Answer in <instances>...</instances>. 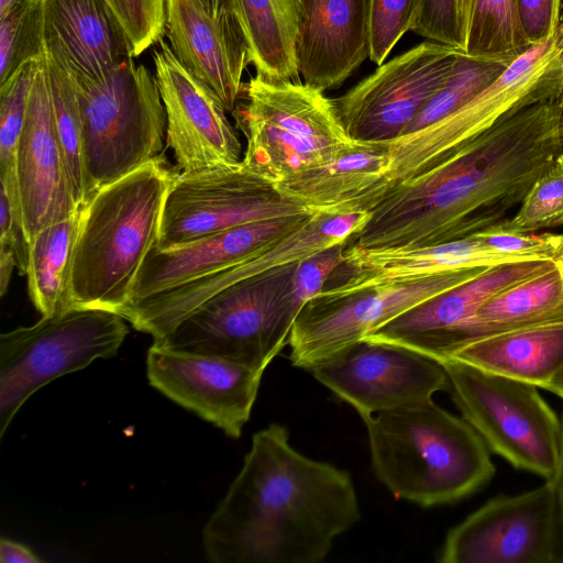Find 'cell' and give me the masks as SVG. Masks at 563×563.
<instances>
[{
    "instance_id": "f35d334b",
    "label": "cell",
    "mask_w": 563,
    "mask_h": 563,
    "mask_svg": "<svg viewBox=\"0 0 563 563\" xmlns=\"http://www.w3.org/2000/svg\"><path fill=\"white\" fill-rule=\"evenodd\" d=\"M411 31L461 51L459 0H419Z\"/></svg>"
},
{
    "instance_id": "8fae6325",
    "label": "cell",
    "mask_w": 563,
    "mask_h": 563,
    "mask_svg": "<svg viewBox=\"0 0 563 563\" xmlns=\"http://www.w3.org/2000/svg\"><path fill=\"white\" fill-rule=\"evenodd\" d=\"M305 213L313 211L242 162L180 173L166 192L155 247L176 249L247 223Z\"/></svg>"
},
{
    "instance_id": "5b68a950",
    "label": "cell",
    "mask_w": 563,
    "mask_h": 563,
    "mask_svg": "<svg viewBox=\"0 0 563 563\" xmlns=\"http://www.w3.org/2000/svg\"><path fill=\"white\" fill-rule=\"evenodd\" d=\"M240 97L233 113L246 139L242 164L274 184L329 163L357 142L332 99L305 82L255 76L243 84Z\"/></svg>"
},
{
    "instance_id": "ffe728a7",
    "label": "cell",
    "mask_w": 563,
    "mask_h": 563,
    "mask_svg": "<svg viewBox=\"0 0 563 563\" xmlns=\"http://www.w3.org/2000/svg\"><path fill=\"white\" fill-rule=\"evenodd\" d=\"M296 57L303 82L340 87L369 57L368 0H299Z\"/></svg>"
},
{
    "instance_id": "ee69618b",
    "label": "cell",
    "mask_w": 563,
    "mask_h": 563,
    "mask_svg": "<svg viewBox=\"0 0 563 563\" xmlns=\"http://www.w3.org/2000/svg\"><path fill=\"white\" fill-rule=\"evenodd\" d=\"M547 481L551 483L553 488L563 541V417L561 420V440L555 471L552 477Z\"/></svg>"
},
{
    "instance_id": "f546056e",
    "label": "cell",
    "mask_w": 563,
    "mask_h": 563,
    "mask_svg": "<svg viewBox=\"0 0 563 563\" xmlns=\"http://www.w3.org/2000/svg\"><path fill=\"white\" fill-rule=\"evenodd\" d=\"M47 66L52 110L57 140L75 203L88 202V183L84 158L82 120L74 74L49 53Z\"/></svg>"
},
{
    "instance_id": "e575fe53",
    "label": "cell",
    "mask_w": 563,
    "mask_h": 563,
    "mask_svg": "<svg viewBox=\"0 0 563 563\" xmlns=\"http://www.w3.org/2000/svg\"><path fill=\"white\" fill-rule=\"evenodd\" d=\"M419 0H368L369 59L382 65L411 30Z\"/></svg>"
},
{
    "instance_id": "277c9868",
    "label": "cell",
    "mask_w": 563,
    "mask_h": 563,
    "mask_svg": "<svg viewBox=\"0 0 563 563\" xmlns=\"http://www.w3.org/2000/svg\"><path fill=\"white\" fill-rule=\"evenodd\" d=\"M176 174L161 155L104 186L84 206L71 260L74 307L119 314L125 309L157 242L164 199Z\"/></svg>"
},
{
    "instance_id": "484cf974",
    "label": "cell",
    "mask_w": 563,
    "mask_h": 563,
    "mask_svg": "<svg viewBox=\"0 0 563 563\" xmlns=\"http://www.w3.org/2000/svg\"><path fill=\"white\" fill-rule=\"evenodd\" d=\"M451 358L543 388L563 365V322L488 336Z\"/></svg>"
},
{
    "instance_id": "74e56055",
    "label": "cell",
    "mask_w": 563,
    "mask_h": 563,
    "mask_svg": "<svg viewBox=\"0 0 563 563\" xmlns=\"http://www.w3.org/2000/svg\"><path fill=\"white\" fill-rule=\"evenodd\" d=\"M478 235L492 249L525 258L563 261L562 233H514L489 228Z\"/></svg>"
},
{
    "instance_id": "4fadbf2b",
    "label": "cell",
    "mask_w": 563,
    "mask_h": 563,
    "mask_svg": "<svg viewBox=\"0 0 563 563\" xmlns=\"http://www.w3.org/2000/svg\"><path fill=\"white\" fill-rule=\"evenodd\" d=\"M461 54L452 46L424 41L332 99L349 136L361 142L398 137L445 85Z\"/></svg>"
},
{
    "instance_id": "7a4b0ae2",
    "label": "cell",
    "mask_w": 563,
    "mask_h": 563,
    "mask_svg": "<svg viewBox=\"0 0 563 563\" xmlns=\"http://www.w3.org/2000/svg\"><path fill=\"white\" fill-rule=\"evenodd\" d=\"M360 518L350 473L299 453L272 423L254 433L202 545L212 563H319Z\"/></svg>"
},
{
    "instance_id": "9c48e42d",
    "label": "cell",
    "mask_w": 563,
    "mask_h": 563,
    "mask_svg": "<svg viewBox=\"0 0 563 563\" xmlns=\"http://www.w3.org/2000/svg\"><path fill=\"white\" fill-rule=\"evenodd\" d=\"M129 332L110 310L73 307L0 335V437L41 387L118 353Z\"/></svg>"
},
{
    "instance_id": "7c38bea8",
    "label": "cell",
    "mask_w": 563,
    "mask_h": 563,
    "mask_svg": "<svg viewBox=\"0 0 563 563\" xmlns=\"http://www.w3.org/2000/svg\"><path fill=\"white\" fill-rule=\"evenodd\" d=\"M486 268H462L341 297L317 296L295 319L288 343L290 362L309 371L396 317Z\"/></svg>"
},
{
    "instance_id": "60d3db41",
    "label": "cell",
    "mask_w": 563,
    "mask_h": 563,
    "mask_svg": "<svg viewBox=\"0 0 563 563\" xmlns=\"http://www.w3.org/2000/svg\"><path fill=\"white\" fill-rule=\"evenodd\" d=\"M0 245L14 254L15 267L26 275L30 261V241L25 227L14 220L7 194L0 189Z\"/></svg>"
},
{
    "instance_id": "f1b7e54d",
    "label": "cell",
    "mask_w": 563,
    "mask_h": 563,
    "mask_svg": "<svg viewBox=\"0 0 563 563\" xmlns=\"http://www.w3.org/2000/svg\"><path fill=\"white\" fill-rule=\"evenodd\" d=\"M459 18L461 52L470 58L510 64L531 48L515 0H459Z\"/></svg>"
},
{
    "instance_id": "d6a6232c",
    "label": "cell",
    "mask_w": 563,
    "mask_h": 563,
    "mask_svg": "<svg viewBox=\"0 0 563 563\" xmlns=\"http://www.w3.org/2000/svg\"><path fill=\"white\" fill-rule=\"evenodd\" d=\"M44 53L43 0H29L0 18V86Z\"/></svg>"
},
{
    "instance_id": "e0dca14e",
    "label": "cell",
    "mask_w": 563,
    "mask_h": 563,
    "mask_svg": "<svg viewBox=\"0 0 563 563\" xmlns=\"http://www.w3.org/2000/svg\"><path fill=\"white\" fill-rule=\"evenodd\" d=\"M153 59L166 111L167 145L181 173L240 164L241 142L216 95L180 64L163 40Z\"/></svg>"
},
{
    "instance_id": "4dcf8cb0",
    "label": "cell",
    "mask_w": 563,
    "mask_h": 563,
    "mask_svg": "<svg viewBox=\"0 0 563 563\" xmlns=\"http://www.w3.org/2000/svg\"><path fill=\"white\" fill-rule=\"evenodd\" d=\"M508 65L470 58L462 53L445 85L399 136L418 133L439 122L489 85Z\"/></svg>"
},
{
    "instance_id": "cb8c5ba5",
    "label": "cell",
    "mask_w": 563,
    "mask_h": 563,
    "mask_svg": "<svg viewBox=\"0 0 563 563\" xmlns=\"http://www.w3.org/2000/svg\"><path fill=\"white\" fill-rule=\"evenodd\" d=\"M388 164L386 143L357 141L335 159L303 169L275 186L313 212L371 211L391 186L386 179Z\"/></svg>"
},
{
    "instance_id": "8d00e7d4",
    "label": "cell",
    "mask_w": 563,
    "mask_h": 563,
    "mask_svg": "<svg viewBox=\"0 0 563 563\" xmlns=\"http://www.w3.org/2000/svg\"><path fill=\"white\" fill-rule=\"evenodd\" d=\"M347 242L333 245L299 261L294 274L291 300L296 310L318 296L343 261Z\"/></svg>"
},
{
    "instance_id": "4316f807",
    "label": "cell",
    "mask_w": 563,
    "mask_h": 563,
    "mask_svg": "<svg viewBox=\"0 0 563 563\" xmlns=\"http://www.w3.org/2000/svg\"><path fill=\"white\" fill-rule=\"evenodd\" d=\"M256 76L272 81L299 77L296 40L299 0H233Z\"/></svg>"
},
{
    "instance_id": "8992f818",
    "label": "cell",
    "mask_w": 563,
    "mask_h": 563,
    "mask_svg": "<svg viewBox=\"0 0 563 563\" xmlns=\"http://www.w3.org/2000/svg\"><path fill=\"white\" fill-rule=\"evenodd\" d=\"M298 262L235 283L185 316L153 345L212 355L265 371L286 344L298 311L291 286Z\"/></svg>"
},
{
    "instance_id": "836d02e7",
    "label": "cell",
    "mask_w": 563,
    "mask_h": 563,
    "mask_svg": "<svg viewBox=\"0 0 563 563\" xmlns=\"http://www.w3.org/2000/svg\"><path fill=\"white\" fill-rule=\"evenodd\" d=\"M560 225H563V153L532 184L517 213L495 227L514 233H534Z\"/></svg>"
},
{
    "instance_id": "ba28073f",
    "label": "cell",
    "mask_w": 563,
    "mask_h": 563,
    "mask_svg": "<svg viewBox=\"0 0 563 563\" xmlns=\"http://www.w3.org/2000/svg\"><path fill=\"white\" fill-rule=\"evenodd\" d=\"M563 85V10L553 35L511 62L489 85L433 125L389 142L390 184L452 157L508 112L560 92Z\"/></svg>"
},
{
    "instance_id": "d6986e66",
    "label": "cell",
    "mask_w": 563,
    "mask_h": 563,
    "mask_svg": "<svg viewBox=\"0 0 563 563\" xmlns=\"http://www.w3.org/2000/svg\"><path fill=\"white\" fill-rule=\"evenodd\" d=\"M16 178L30 242L43 228L71 216L80 208L71 196L55 131L44 56L34 74L18 143Z\"/></svg>"
},
{
    "instance_id": "b9f144b4",
    "label": "cell",
    "mask_w": 563,
    "mask_h": 563,
    "mask_svg": "<svg viewBox=\"0 0 563 563\" xmlns=\"http://www.w3.org/2000/svg\"><path fill=\"white\" fill-rule=\"evenodd\" d=\"M0 562L1 563H41L42 560L26 545L7 539L0 540Z\"/></svg>"
},
{
    "instance_id": "52a82bcc",
    "label": "cell",
    "mask_w": 563,
    "mask_h": 563,
    "mask_svg": "<svg viewBox=\"0 0 563 563\" xmlns=\"http://www.w3.org/2000/svg\"><path fill=\"white\" fill-rule=\"evenodd\" d=\"M74 76L89 201L104 186L161 156L167 118L155 76L133 59L98 77Z\"/></svg>"
},
{
    "instance_id": "f6af8a7d",
    "label": "cell",
    "mask_w": 563,
    "mask_h": 563,
    "mask_svg": "<svg viewBox=\"0 0 563 563\" xmlns=\"http://www.w3.org/2000/svg\"><path fill=\"white\" fill-rule=\"evenodd\" d=\"M15 267V258L13 252L4 245H0V295L4 296L9 283L11 279V274L13 268Z\"/></svg>"
},
{
    "instance_id": "30bf717a",
    "label": "cell",
    "mask_w": 563,
    "mask_h": 563,
    "mask_svg": "<svg viewBox=\"0 0 563 563\" xmlns=\"http://www.w3.org/2000/svg\"><path fill=\"white\" fill-rule=\"evenodd\" d=\"M452 399L487 448L518 470L550 479L555 471L561 420L536 385L465 362H440Z\"/></svg>"
},
{
    "instance_id": "2e32d148",
    "label": "cell",
    "mask_w": 563,
    "mask_h": 563,
    "mask_svg": "<svg viewBox=\"0 0 563 563\" xmlns=\"http://www.w3.org/2000/svg\"><path fill=\"white\" fill-rule=\"evenodd\" d=\"M263 373L222 357L153 344L146 355V374L154 388L233 439L241 437L250 419Z\"/></svg>"
},
{
    "instance_id": "d4e9b609",
    "label": "cell",
    "mask_w": 563,
    "mask_h": 563,
    "mask_svg": "<svg viewBox=\"0 0 563 563\" xmlns=\"http://www.w3.org/2000/svg\"><path fill=\"white\" fill-rule=\"evenodd\" d=\"M560 322H563V261L484 302L459 331L451 357L488 336Z\"/></svg>"
},
{
    "instance_id": "3957f363",
    "label": "cell",
    "mask_w": 563,
    "mask_h": 563,
    "mask_svg": "<svg viewBox=\"0 0 563 563\" xmlns=\"http://www.w3.org/2000/svg\"><path fill=\"white\" fill-rule=\"evenodd\" d=\"M363 421L376 477L397 498L421 507L452 504L495 475L479 434L432 399Z\"/></svg>"
},
{
    "instance_id": "7402d4cb",
    "label": "cell",
    "mask_w": 563,
    "mask_h": 563,
    "mask_svg": "<svg viewBox=\"0 0 563 563\" xmlns=\"http://www.w3.org/2000/svg\"><path fill=\"white\" fill-rule=\"evenodd\" d=\"M165 35L180 64L233 112L250 64L244 33L216 20L201 0H166Z\"/></svg>"
},
{
    "instance_id": "1f68e13d",
    "label": "cell",
    "mask_w": 563,
    "mask_h": 563,
    "mask_svg": "<svg viewBox=\"0 0 563 563\" xmlns=\"http://www.w3.org/2000/svg\"><path fill=\"white\" fill-rule=\"evenodd\" d=\"M38 62L40 59L23 65L0 86V183L10 196L20 195L16 178V148Z\"/></svg>"
},
{
    "instance_id": "ab89813d",
    "label": "cell",
    "mask_w": 563,
    "mask_h": 563,
    "mask_svg": "<svg viewBox=\"0 0 563 563\" xmlns=\"http://www.w3.org/2000/svg\"><path fill=\"white\" fill-rule=\"evenodd\" d=\"M521 32L532 47L549 40L560 22L562 0H515Z\"/></svg>"
},
{
    "instance_id": "603a6c76",
    "label": "cell",
    "mask_w": 563,
    "mask_h": 563,
    "mask_svg": "<svg viewBox=\"0 0 563 563\" xmlns=\"http://www.w3.org/2000/svg\"><path fill=\"white\" fill-rule=\"evenodd\" d=\"M45 49L77 77H98L133 59L107 0H43Z\"/></svg>"
},
{
    "instance_id": "5bb4252c",
    "label": "cell",
    "mask_w": 563,
    "mask_h": 563,
    "mask_svg": "<svg viewBox=\"0 0 563 563\" xmlns=\"http://www.w3.org/2000/svg\"><path fill=\"white\" fill-rule=\"evenodd\" d=\"M442 563H563L561 525L552 485L499 495L453 527Z\"/></svg>"
},
{
    "instance_id": "ac0fdd59",
    "label": "cell",
    "mask_w": 563,
    "mask_h": 563,
    "mask_svg": "<svg viewBox=\"0 0 563 563\" xmlns=\"http://www.w3.org/2000/svg\"><path fill=\"white\" fill-rule=\"evenodd\" d=\"M555 262L527 258L489 266L396 317L364 339L405 346L438 362L449 360L459 331L484 302L503 289L547 271Z\"/></svg>"
},
{
    "instance_id": "44dd1931",
    "label": "cell",
    "mask_w": 563,
    "mask_h": 563,
    "mask_svg": "<svg viewBox=\"0 0 563 563\" xmlns=\"http://www.w3.org/2000/svg\"><path fill=\"white\" fill-rule=\"evenodd\" d=\"M313 213L247 223L176 249L154 246L140 268L129 305L240 263L300 228Z\"/></svg>"
},
{
    "instance_id": "9a60e30c",
    "label": "cell",
    "mask_w": 563,
    "mask_h": 563,
    "mask_svg": "<svg viewBox=\"0 0 563 563\" xmlns=\"http://www.w3.org/2000/svg\"><path fill=\"white\" fill-rule=\"evenodd\" d=\"M365 419L449 389L443 365L405 346L363 339L309 369Z\"/></svg>"
},
{
    "instance_id": "6da1fadb",
    "label": "cell",
    "mask_w": 563,
    "mask_h": 563,
    "mask_svg": "<svg viewBox=\"0 0 563 563\" xmlns=\"http://www.w3.org/2000/svg\"><path fill=\"white\" fill-rule=\"evenodd\" d=\"M559 96L518 107L452 157L393 184L347 245L422 246L499 224L563 153Z\"/></svg>"
},
{
    "instance_id": "d590c367",
    "label": "cell",
    "mask_w": 563,
    "mask_h": 563,
    "mask_svg": "<svg viewBox=\"0 0 563 563\" xmlns=\"http://www.w3.org/2000/svg\"><path fill=\"white\" fill-rule=\"evenodd\" d=\"M131 42L134 57L165 35L166 0H107Z\"/></svg>"
},
{
    "instance_id": "83f0119b",
    "label": "cell",
    "mask_w": 563,
    "mask_h": 563,
    "mask_svg": "<svg viewBox=\"0 0 563 563\" xmlns=\"http://www.w3.org/2000/svg\"><path fill=\"white\" fill-rule=\"evenodd\" d=\"M82 209L80 207L71 216L43 228L30 242L29 295L42 316L74 307L70 272Z\"/></svg>"
},
{
    "instance_id": "7dc6e473",
    "label": "cell",
    "mask_w": 563,
    "mask_h": 563,
    "mask_svg": "<svg viewBox=\"0 0 563 563\" xmlns=\"http://www.w3.org/2000/svg\"><path fill=\"white\" fill-rule=\"evenodd\" d=\"M29 0H0V18L4 16L19 5L25 3Z\"/></svg>"
},
{
    "instance_id": "7bdbcfd3",
    "label": "cell",
    "mask_w": 563,
    "mask_h": 563,
    "mask_svg": "<svg viewBox=\"0 0 563 563\" xmlns=\"http://www.w3.org/2000/svg\"><path fill=\"white\" fill-rule=\"evenodd\" d=\"M208 12L223 25L242 31L233 0H201ZM243 32V31H242Z\"/></svg>"
},
{
    "instance_id": "bcb514c9",
    "label": "cell",
    "mask_w": 563,
    "mask_h": 563,
    "mask_svg": "<svg viewBox=\"0 0 563 563\" xmlns=\"http://www.w3.org/2000/svg\"><path fill=\"white\" fill-rule=\"evenodd\" d=\"M563 399V365L543 387Z\"/></svg>"
}]
</instances>
